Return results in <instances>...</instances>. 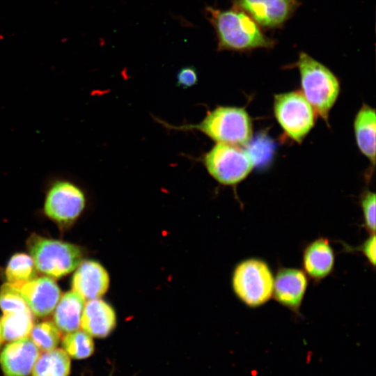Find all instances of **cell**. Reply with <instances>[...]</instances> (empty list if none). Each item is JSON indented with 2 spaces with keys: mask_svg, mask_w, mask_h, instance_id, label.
Masks as SVG:
<instances>
[{
  "mask_svg": "<svg viewBox=\"0 0 376 376\" xmlns=\"http://www.w3.org/2000/svg\"><path fill=\"white\" fill-rule=\"evenodd\" d=\"M28 247L36 269L52 278L68 274L81 262L80 248L68 242L33 235Z\"/></svg>",
  "mask_w": 376,
  "mask_h": 376,
  "instance_id": "8",
  "label": "cell"
},
{
  "mask_svg": "<svg viewBox=\"0 0 376 376\" xmlns=\"http://www.w3.org/2000/svg\"><path fill=\"white\" fill-rule=\"evenodd\" d=\"M3 336H2V330H1V326L0 322V347L1 345L2 341H3Z\"/></svg>",
  "mask_w": 376,
  "mask_h": 376,
  "instance_id": "27",
  "label": "cell"
},
{
  "mask_svg": "<svg viewBox=\"0 0 376 376\" xmlns=\"http://www.w3.org/2000/svg\"><path fill=\"white\" fill-rule=\"evenodd\" d=\"M308 285V276L302 269L282 267L274 277L272 297L279 304L299 315Z\"/></svg>",
  "mask_w": 376,
  "mask_h": 376,
  "instance_id": "10",
  "label": "cell"
},
{
  "mask_svg": "<svg viewBox=\"0 0 376 376\" xmlns=\"http://www.w3.org/2000/svg\"><path fill=\"white\" fill-rule=\"evenodd\" d=\"M273 113L284 134L301 143L314 127L317 113L299 90L275 94Z\"/></svg>",
  "mask_w": 376,
  "mask_h": 376,
  "instance_id": "7",
  "label": "cell"
},
{
  "mask_svg": "<svg viewBox=\"0 0 376 376\" xmlns=\"http://www.w3.org/2000/svg\"><path fill=\"white\" fill-rule=\"evenodd\" d=\"M116 324L115 311L106 301L95 299L84 304L80 326L90 336L104 338L111 334Z\"/></svg>",
  "mask_w": 376,
  "mask_h": 376,
  "instance_id": "15",
  "label": "cell"
},
{
  "mask_svg": "<svg viewBox=\"0 0 376 376\" xmlns=\"http://www.w3.org/2000/svg\"><path fill=\"white\" fill-rule=\"evenodd\" d=\"M375 241V234L369 235L367 239L356 248V251H360L373 267L375 266L376 258Z\"/></svg>",
  "mask_w": 376,
  "mask_h": 376,
  "instance_id": "26",
  "label": "cell"
},
{
  "mask_svg": "<svg viewBox=\"0 0 376 376\" xmlns=\"http://www.w3.org/2000/svg\"><path fill=\"white\" fill-rule=\"evenodd\" d=\"M374 191L365 190L360 197L363 224L369 235L375 234V199Z\"/></svg>",
  "mask_w": 376,
  "mask_h": 376,
  "instance_id": "24",
  "label": "cell"
},
{
  "mask_svg": "<svg viewBox=\"0 0 376 376\" xmlns=\"http://www.w3.org/2000/svg\"><path fill=\"white\" fill-rule=\"evenodd\" d=\"M198 83V72L192 65L180 68L176 74V86L183 89L193 87Z\"/></svg>",
  "mask_w": 376,
  "mask_h": 376,
  "instance_id": "25",
  "label": "cell"
},
{
  "mask_svg": "<svg viewBox=\"0 0 376 376\" xmlns=\"http://www.w3.org/2000/svg\"><path fill=\"white\" fill-rule=\"evenodd\" d=\"M274 277L268 264L257 258L242 260L235 267L232 286L237 298L249 308H257L272 297Z\"/></svg>",
  "mask_w": 376,
  "mask_h": 376,
  "instance_id": "6",
  "label": "cell"
},
{
  "mask_svg": "<svg viewBox=\"0 0 376 376\" xmlns=\"http://www.w3.org/2000/svg\"><path fill=\"white\" fill-rule=\"evenodd\" d=\"M39 355V349L28 337L10 342L0 354L4 375L29 376Z\"/></svg>",
  "mask_w": 376,
  "mask_h": 376,
  "instance_id": "12",
  "label": "cell"
},
{
  "mask_svg": "<svg viewBox=\"0 0 376 376\" xmlns=\"http://www.w3.org/2000/svg\"><path fill=\"white\" fill-rule=\"evenodd\" d=\"M29 308L18 289L7 283L0 288V308L3 312Z\"/></svg>",
  "mask_w": 376,
  "mask_h": 376,
  "instance_id": "23",
  "label": "cell"
},
{
  "mask_svg": "<svg viewBox=\"0 0 376 376\" xmlns=\"http://www.w3.org/2000/svg\"><path fill=\"white\" fill-rule=\"evenodd\" d=\"M0 322L3 338L12 342L28 337L33 327V318L26 308L3 312Z\"/></svg>",
  "mask_w": 376,
  "mask_h": 376,
  "instance_id": "18",
  "label": "cell"
},
{
  "mask_svg": "<svg viewBox=\"0 0 376 376\" xmlns=\"http://www.w3.org/2000/svg\"><path fill=\"white\" fill-rule=\"evenodd\" d=\"M301 3L298 0H233L234 7L249 15L263 29L281 28Z\"/></svg>",
  "mask_w": 376,
  "mask_h": 376,
  "instance_id": "9",
  "label": "cell"
},
{
  "mask_svg": "<svg viewBox=\"0 0 376 376\" xmlns=\"http://www.w3.org/2000/svg\"><path fill=\"white\" fill-rule=\"evenodd\" d=\"M205 16L217 38L218 51L249 52L257 49H272L276 41L245 12L234 6L228 10L206 7Z\"/></svg>",
  "mask_w": 376,
  "mask_h": 376,
  "instance_id": "1",
  "label": "cell"
},
{
  "mask_svg": "<svg viewBox=\"0 0 376 376\" xmlns=\"http://www.w3.org/2000/svg\"><path fill=\"white\" fill-rule=\"evenodd\" d=\"M15 287L18 289L31 312L38 317L49 315L61 297L58 286L47 276L36 278Z\"/></svg>",
  "mask_w": 376,
  "mask_h": 376,
  "instance_id": "11",
  "label": "cell"
},
{
  "mask_svg": "<svg viewBox=\"0 0 376 376\" xmlns=\"http://www.w3.org/2000/svg\"><path fill=\"white\" fill-rule=\"evenodd\" d=\"M84 304L85 299L77 292L65 293L54 308V324L65 333L78 330Z\"/></svg>",
  "mask_w": 376,
  "mask_h": 376,
  "instance_id": "17",
  "label": "cell"
},
{
  "mask_svg": "<svg viewBox=\"0 0 376 376\" xmlns=\"http://www.w3.org/2000/svg\"><path fill=\"white\" fill-rule=\"evenodd\" d=\"M62 345L68 356L77 359L88 358L94 352L91 336L84 330L67 333L62 340Z\"/></svg>",
  "mask_w": 376,
  "mask_h": 376,
  "instance_id": "21",
  "label": "cell"
},
{
  "mask_svg": "<svg viewBox=\"0 0 376 376\" xmlns=\"http://www.w3.org/2000/svg\"><path fill=\"white\" fill-rule=\"evenodd\" d=\"M353 129L357 146L361 152L375 167V109L363 104L356 113Z\"/></svg>",
  "mask_w": 376,
  "mask_h": 376,
  "instance_id": "16",
  "label": "cell"
},
{
  "mask_svg": "<svg viewBox=\"0 0 376 376\" xmlns=\"http://www.w3.org/2000/svg\"><path fill=\"white\" fill-rule=\"evenodd\" d=\"M30 336L37 347L43 352L56 348L60 340L58 328L49 321L33 325Z\"/></svg>",
  "mask_w": 376,
  "mask_h": 376,
  "instance_id": "22",
  "label": "cell"
},
{
  "mask_svg": "<svg viewBox=\"0 0 376 376\" xmlns=\"http://www.w3.org/2000/svg\"><path fill=\"white\" fill-rule=\"evenodd\" d=\"M70 360L62 349L54 348L40 354L32 370V376H68Z\"/></svg>",
  "mask_w": 376,
  "mask_h": 376,
  "instance_id": "19",
  "label": "cell"
},
{
  "mask_svg": "<svg viewBox=\"0 0 376 376\" xmlns=\"http://www.w3.org/2000/svg\"><path fill=\"white\" fill-rule=\"evenodd\" d=\"M8 283L16 286L36 278L37 271L31 257L16 253L10 259L6 269Z\"/></svg>",
  "mask_w": 376,
  "mask_h": 376,
  "instance_id": "20",
  "label": "cell"
},
{
  "mask_svg": "<svg viewBox=\"0 0 376 376\" xmlns=\"http://www.w3.org/2000/svg\"><path fill=\"white\" fill-rule=\"evenodd\" d=\"M335 265L334 250L327 237H320L308 243L303 250V271L314 282L329 276Z\"/></svg>",
  "mask_w": 376,
  "mask_h": 376,
  "instance_id": "13",
  "label": "cell"
},
{
  "mask_svg": "<svg viewBox=\"0 0 376 376\" xmlns=\"http://www.w3.org/2000/svg\"><path fill=\"white\" fill-rule=\"evenodd\" d=\"M166 128L175 131L200 132L217 143L246 146L253 136V121L244 107L217 106L208 111L198 123L174 126L155 118Z\"/></svg>",
  "mask_w": 376,
  "mask_h": 376,
  "instance_id": "2",
  "label": "cell"
},
{
  "mask_svg": "<svg viewBox=\"0 0 376 376\" xmlns=\"http://www.w3.org/2000/svg\"><path fill=\"white\" fill-rule=\"evenodd\" d=\"M109 285V276L107 270L93 260L81 263L72 279V291L85 301L100 299L107 291Z\"/></svg>",
  "mask_w": 376,
  "mask_h": 376,
  "instance_id": "14",
  "label": "cell"
},
{
  "mask_svg": "<svg viewBox=\"0 0 376 376\" xmlns=\"http://www.w3.org/2000/svg\"><path fill=\"white\" fill-rule=\"evenodd\" d=\"M205 169L217 182L235 186L245 180L255 166V160L245 146L215 143L202 157Z\"/></svg>",
  "mask_w": 376,
  "mask_h": 376,
  "instance_id": "5",
  "label": "cell"
},
{
  "mask_svg": "<svg viewBox=\"0 0 376 376\" xmlns=\"http://www.w3.org/2000/svg\"><path fill=\"white\" fill-rule=\"evenodd\" d=\"M43 210L59 223L75 221L86 205L84 190L75 178L67 173H54L47 178Z\"/></svg>",
  "mask_w": 376,
  "mask_h": 376,
  "instance_id": "4",
  "label": "cell"
},
{
  "mask_svg": "<svg viewBox=\"0 0 376 376\" xmlns=\"http://www.w3.org/2000/svg\"><path fill=\"white\" fill-rule=\"evenodd\" d=\"M299 74V90L327 124L329 113L340 92L338 77L325 65L304 52L299 54L293 65Z\"/></svg>",
  "mask_w": 376,
  "mask_h": 376,
  "instance_id": "3",
  "label": "cell"
}]
</instances>
